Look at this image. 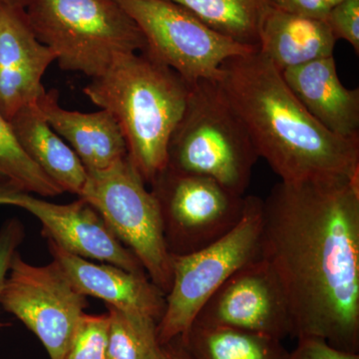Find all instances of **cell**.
Segmentation results:
<instances>
[{"instance_id": "cell-15", "label": "cell", "mask_w": 359, "mask_h": 359, "mask_svg": "<svg viewBox=\"0 0 359 359\" xmlns=\"http://www.w3.org/2000/svg\"><path fill=\"white\" fill-rule=\"evenodd\" d=\"M297 100L332 134L359 141V89L340 81L334 56L282 71Z\"/></svg>"}, {"instance_id": "cell-20", "label": "cell", "mask_w": 359, "mask_h": 359, "mask_svg": "<svg viewBox=\"0 0 359 359\" xmlns=\"http://www.w3.org/2000/svg\"><path fill=\"white\" fill-rule=\"evenodd\" d=\"M212 30L247 46H259L262 20L268 0H171ZM259 50V49H257Z\"/></svg>"}, {"instance_id": "cell-2", "label": "cell", "mask_w": 359, "mask_h": 359, "mask_svg": "<svg viewBox=\"0 0 359 359\" xmlns=\"http://www.w3.org/2000/svg\"><path fill=\"white\" fill-rule=\"evenodd\" d=\"M221 72L219 84L257 156L280 181L359 178V141L337 136L316 121L259 51L228 59Z\"/></svg>"}, {"instance_id": "cell-16", "label": "cell", "mask_w": 359, "mask_h": 359, "mask_svg": "<svg viewBox=\"0 0 359 359\" xmlns=\"http://www.w3.org/2000/svg\"><path fill=\"white\" fill-rule=\"evenodd\" d=\"M36 104L51 128L74 151L87 173L108 169L128 157L122 130L108 111L81 113L65 109L55 89L45 91Z\"/></svg>"}, {"instance_id": "cell-14", "label": "cell", "mask_w": 359, "mask_h": 359, "mask_svg": "<svg viewBox=\"0 0 359 359\" xmlns=\"http://www.w3.org/2000/svg\"><path fill=\"white\" fill-rule=\"evenodd\" d=\"M48 249L52 259L80 294L102 299L106 306L144 314L159 323L166 308V294L147 273H134L111 264L92 263L66 252L50 240Z\"/></svg>"}, {"instance_id": "cell-24", "label": "cell", "mask_w": 359, "mask_h": 359, "mask_svg": "<svg viewBox=\"0 0 359 359\" xmlns=\"http://www.w3.org/2000/svg\"><path fill=\"white\" fill-rule=\"evenodd\" d=\"M327 25L337 40L342 39L359 54V0H344L330 9Z\"/></svg>"}, {"instance_id": "cell-17", "label": "cell", "mask_w": 359, "mask_h": 359, "mask_svg": "<svg viewBox=\"0 0 359 359\" xmlns=\"http://www.w3.org/2000/svg\"><path fill=\"white\" fill-rule=\"evenodd\" d=\"M337 39L327 21L269 6L259 33V53L278 70L334 56Z\"/></svg>"}, {"instance_id": "cell-12", "label": "cell", "mask_w": 359, "mask_h": 359, "mask_svg": "<svg viewBox=\"0 0 359 359\" xmlns=\"http://www.w3.org/2000/svg\"><path fill=\"white\" fill-rule=\"evenodd\" d=\"M13 207L30 212L41 223L47 240L70 254L134 273H146L133 252L123 245L95 208L83 198L61 205L22 192Z\"/></svg>"}, {"instance_id": "cell-26", "label": "cell", "mask_w": 359, "mask_h": 359, "mask_svg": "<svg viewBox=\"0 0 359 359\" xmlns=\"http://www.w3.org/2000/svg\"><path fill=\"white\" fill-rule=\"evenodd\" d=\"M289 359H359V353L341 351L318 337H301Z\"/></svg>"}, {"instance_id": "cell-10", "label": "cell", "mask_w": 359, "mask_h": 359, "mask_svg": "<svg viewBox=\"0 0 359 359\" xmlns=\"http://www.w3.org/2000/svg\"><path fill=\"white\" fill-rule=\"evenodd\" d=\"M0 306L39 337L50 359H63L88 302L54 259L34 266L16 252Z\"/></svg>"}, {"instance_id": "cell-21", "label": "cell", "mask_w": 359, "mask_h": 359, "mask_svg": "<svg viewBox=\"0 0 359 359\" xmlns=\"http://www.w3.org/2000/svg\"><path fill=\"white\" fill-rule=\"evenodd\" d=\"M107 309L108 359H165L157 320L112 306Z\"/></svg>"}, {"instance_id": "cell-1", "label": "cell", "mask_w": 359, "mask_h": 359, "mask_svg": "<svg viewBox=\"0 0 359 359\" xmlns=\"http://www.w3.org/2000/svg\"><path fill=\"white\" fill-rule=\"evenodd\" d=\"M261 259L287 299L292 337L359 353V178L276 184L263 200Z\"/></svg>"}, {"instance_id": "cell-28", "label": "cell", "mask_w": 359, "mask_h": 359, "mask_svg": "<svg viewBox=\"0 0 359 359\" xmlns=\"http://www.w3.org/2000/svg\"><path fill=\"white\" fill-rule=\"evenodd\" d=\"M22 192L25 191L15 182L0 174V205H13L16 198Z\"/></svg>"}, {"instance_id": "cell-30", "label": "cell", "mask_w": 359, "mask_h": 359, "mask_svg": "<svg viewBox=\"0 0 359 359\" xmlns=\"http://www.w3.org/2000/svg\"><path fill=\"white\" fill-rule=\"evenodd\" d=\"M0 1L6 6L15 7V8L26 9L35 0H0Z\"/></svg>"}, {"instance_id": "cell-7", "label": "cell", "mask_w": 359, "mask_h": 359, "mask_svg": "<svg viewBox=\"0 0 359 359\" xmlns=\"http://www.w3.org/2000/svg\"><path fill=\"white\" fill-rule=\"evenodd\" d=\"M128 157L102 171L89 172L80 198L102 216L123 245L133 252L151 280L168 294L172 256L167 249L159 205Z\"/></svg>"}, {"instance_id": "cell-5", "label": "cell", "mask_w": 359, "mask_h": 359, "mask_svg": "<svg viewBox=\"0 0 359 359\" xmlns=\"http://www.w3.org/2000/svg\"><path fill=\"white\" fill-rule=\"evenodd\" d=\"M25 11L65 71L93 79L119 56L146 50L140 28L116 0H35Z\"/></svg>"}, {"instance_id": "cell-27", "label": "cell", "mask_w": 359, "mask_h": 359, "mask_svg": "<svg viewBox=\"0 0 359 359\" xmlns=\"http://www.w3.org/2000/svg\"><path fill=\"white\" fill-rule=\"evenodd\" d=\"M271 6L285 13L327 20L330 6L325 0H268Z\"/></svg>"}, {"instance_id": "cell-4", "label": "cell", "mask_w": 359, "mask_h": 359, "mask_svg": "<svg viewBox=\"0 0 359 359\" xmlns=\"http://www.w3.org/2000/svg\"><path fill=\"white\" fill-rule=\"evenodd\" d=\"M257 159L249 132L219 82L192 83L185 111L168 145L167 167L210 177L245 196Z\"/></svg>"}, {"instance_id": "cell-19", "label": "cell", "mask_w": 359, "mask_h": 359, "mask_svg": "<svg viewBox=\"0 0 359 359\" xmlns=\"http://www.w3.org/2000/svg\"><path fill=\"white\" fill-rule=\"evenodd\" d=\"M193 359H289L283 340L226 327L191 325L181 337Z\"/></svg>"}, {"instance_id": "cell-9", "label": "cell", "mask_w": 359, "mask_h": 359, "mask_svg": "<svg viewBox=\"0 0 359 359\" xmlns=\"http://www.w3.org/2000/svg\"><path fill=\"white\" fill-rule=\"evenodd\" d=\"M159 205L165 242L171 256L204 249L237 226L245 207L216 180L166 167L150 184Z\"/></svg>"}, {"instance_id": "cell-31", "label": "cell", "mask_w": 359, "mask_h": 359, "mask_svg": "<svg viewBox=\"0 0 359 359\" xmlns=\"http://www.w3.org/2000/svg\"><path fill=\"white\" fill-rule=\"evenodd\" d=\"M325 1H327V6H330V8H332V6H337V4L344 1V0H325Z\"/></svg>"}, {"instance_id": "cell-3", "label": "cell", "mask_w": 359, "mask_h": 359, "mask_svg": "<svg viewBox=\"0 0 359 359\" xmlns=\"http://www.w3.org/2000/svg\"><path fill=\"white\" fill-rule=\"evenodd\" d=\"M190 82L146 52L115 59L83 92L117 120L128 158L146 185L167 167L168 145L188 102Z\"/></svg>"}, {"instance_id": "cell-22", "label": "cell", "mask_w": 359, "mask_h": 359, "mask_svg": "<svg viewBox=\"0 0 359 359\" xmlns=\"http://www.w3.org/2000/svg\"><path fill=\"white\" fill-rule=\"evenodd\" d=\"M0 174L13 180L25 192L56 197L63 191L32 160L14 136L8 120L0 114Z\"/></svg>"}, {"instance_id": "cell-6", "label": "cell", "mask_w": 359, "mask_h": 359, "mask_svg": "<svg viewBox=\"0 0 359 359\" xmlns=\"http://www.w3.org/2000/svg\"><path fill=\"white\" fill-rule=\"evenodd\" d=\"M263 199L245 196L237 226L204 249L172 256V283L158 323L162 346L190 330L200 309L238 269L261 257Z\"/></svg>"}, {"instance_id": "cell-18", "label": "cell", "mask_w": 359, "mask_h": 359, "mask_svg": "<svg viewBox=\"0 0 359 359\" xmlns=\"http://www.w3.org/2000/svg\"><path fill=\"white\" fill-rule=\"evenodd\" d=\"M14 136L29 159L63 191L79 197L87 173L74 151L44 119L36 103L21 108L9 120Z\"/></svg>"}, {"instance_id": "cell-11", "label": "cell", "mask_w": 359, "mask_h": 359, "mask_svg": "<svg viewBox=\"0 0 359 359\" xmlns=\"http://www.w3.org/2000/svg\"><path fill=\"white\" fill-rule=\"evenodd\" d=\"M194 323L238 328L280 340L292 337L287 299L261 257L231 276L200 309Z\"/></svg>"}, {"instance_id": "cell-13", "label": "cell", "mask_w": 359, "mask_h": 359, "mask_svg": "<svg viewBox=\"0 0 359 359\" xmlns=\"http://www.w3.org/2000/svg\"><path fill=\"white\" fill-rule=\"evenodd\" d=\"M53 52L39 41L25 9L0 1V114L6 120L45 93L47 68Z\"/></svg>"}, {"instance_id": "cell-8", "label": "cell", "mask_w": 359, "mask_h": 359, "mask_svg": "<svg viewBox=\"0 0 359 359\" xmlns=\"http://www.w3.org/2000/svg\"><path fill=\"white\" fill-rule=\"evenodd\" d=\"M140 28L146 53L178 72L190 83L218 81L221 66L257 48L233 41L208 27L171 0H116Z\"/></svg>"}, {"instance_id": "cell-25", "label": "cell", "mask_w": 359, "mask_h": 359, "mask_svg": "<svg viewBox=\"0 0 359 359\" xmlns=\"http://www.w3.org/2000/svg\"><path fill=\"white\" fill-rule=\"evenodd\" d=\"M25 238V229L18 219H9L0 226V294L9 266L18 247ZM0 323V327H4Z\"/></svg>"}, {"instance_id": "cell-23", "label": "cell", "mask_w": 359, "mask_h": 359, "mask_svg": "<svg viewBox=\"0 0 359 359\" xmlns=\"http://www.w3.org/2000/svg\"><path fill=\"white\" fill-rule=\"evenodd\" d=\"M108 314L84 313L63 359H108Z\"/></svg>"}, {"instance_id": "cell-29", "label": "cell", "mask_w": 359, "mask_h": 359, "mask_svg": "<svg viewBox=\"0 0 359 359\" xmlns=\"http://www.w3.org/2000/svg\"><path fill=\"white\" fill-rule=\"evenodd\" d=\"M163 346L165 349V359H193L184 346L181 337L171 340Z\"/></svg>"}]
</instances>
